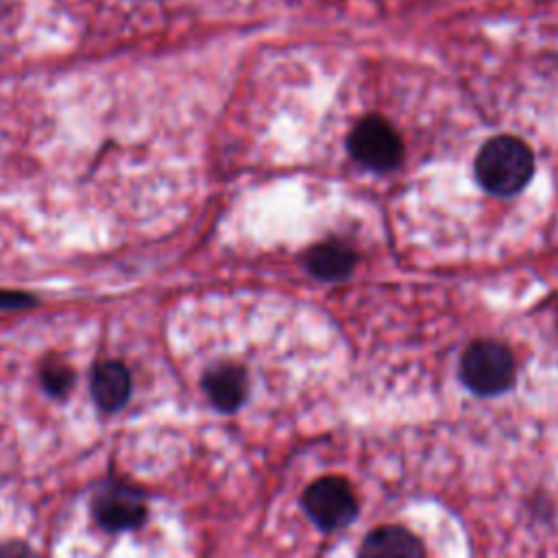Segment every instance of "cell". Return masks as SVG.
Returning <instances> with one entry per match:
<instances>
[{
  "label": "cell",
  "instance_id": "30bf717a",
  "mask_svg": "<svg viewBox=\"0 0 558 558\" xmlns=\"http://www.w3.org/2000/svg\"><path fill=\"white\" fill-rule=\"evenodd\" d=\"M41 386L52 397H61L72 386V371L68 366H61V364H50L41 373Z\"/></svg>",
  "mask_w": 558,
  "mask_h": 558
},
{
  "label": "cell",
  "instance_id": "7a4b0ae2",
  "mask_svg": "<svg viewBox=\"0 0 558 558\" xmlns=\"http://www.w3.org/2000/svg\"><path fill=\"white\" fill-rule=\"evenodd\" d=\"M514 357L508 347L495 340H477L466 347L460 360V377L475 395L493 397L514 384Z\"/></svg>",
  "mask_w": 558,
  "mask_h": 558
},
{
  "label": "cell",
  "instance_id": "52a82bcc",
  "mask_svg": "<svg viewBox=\"0 0 558 558\" xmlns=\"http://www.w3.org/2000/svg\"><path fill=\"white\" fill-rule=\"evenodd\" d=\"M203 388L209 397V401L222 410V412H233L242 405L248 392V379L246 373L240 366L222 364L211 368L203 377Z\"/></svg>",
  "mask_w": 558,
  "mask_h": 558
},
{
  "label": "cell",
  "instance_id": "8fae6325",
  "mask_svg": "<svg viewBox=\"0 0 558 558\" xmlns=\"http://www.w3.org/2000/svg\"><path fill=\"white\" fill-rule=\"evenodd\" d=\"M33 301L26 294H15V292H2L0 290V307H22L31 305Z\"/></svg>",
  "mask_w": 558,
  "mask_h": 558
},
{
  "label": "cell",
  "instance_id": "ba28073f",
  "mask_svg": "<svg viewBox=\"0 0 558 558\" xmlns=\"http://www.w3.org/2000/svg\"><path fill=\"white\" fill-rule=\"evenodd\" d=\"M92 399L105 412H116L124 405L131 392V377L129 371L120 362H102L94 366L89 379Z\"/></svg>",
  "mask_w": 558,
  "mask_h": 558
},
{
  "label": "cell",
  "instance_id": "9c48e42d",
  "mask_svg": "<svg viewBox=\"0 0 558 558\" xmlns=\"http://www.w3.org/2000/svg\"><path fill=\"white\" fill-rule=\"evenodd\" d=\"M355 259H357L355 251L349 244L329 240V242L316 244L307 253L305 264L314 277L325 279V281H338V279H344L353 270Z\"/></svg>",
  "mask_w": 558,
  "mask_h": 558
},
{
  "label": "cell",
  "instance_id": "5b68a950",
  "mask_svg": "<svg viewBox=\"0 0 558 558\" xmlns=\"http://www.w3.org/2000/svg\"><path fill=\"white\" fill-rule=\"evenodd\" d=\"M92 510L96 521L109 532L135 527L146 517V504L142 495L124 484H105L98 488L92 501Z\"/></svg>",
  "mask_w": 558,
  "mask_h": 558
},
{
  "label": "cell",
  "instance_id": "6da1fadb",
  "mask_svg": "<svg viewBox=\"0 0 558 558\" xmlns=\"http://www.w3.org/2000/svg\"><path fill=\"white\" fill-rule=\"evenodd\" d=\"M534 172V155L530 146L512 135L488 140L475 157V177L480 185L497 196L521 192Z\"/></svg>",
  "mask_w": 558,
  "mask_h": 558
},
{
  "label": "cell",
  "instance_id": "8992f818",
  "mask_svg": "<svg viewBox=\"0 0 558 558\" xmlns=\"http://www.w3.org/2000/svg\"><path fill=\"white\" fill-rule=\"evenodd\" d=\"M423 554V543L410 530L399 525H384L373 530L360 547V556L368 558H418Z\"/></svg>",
  "mask_w": 558,
  "mask_h": 558
},
{
  "label": "cell",
  "instance_id": "3957f363",
  "mask_svg": "<svg viewBox=\"0 0 558 558\" xmlns=\"http://www.w3.org/2000/svg\"><path fill=\"white\" fill-rule=\"evenodd\" d=\"M347 148L364 168L388 172L401 163L403 142L395 126L381 116L362 118L347 137Z\"/></svg>",
  "mask_w": 558,
  "mask_h": 558
},
{
  "label": "cell",
  "instance_id": "277c9868",
  "mask_svg": "<svg viewBox=\"0 0 558 558\" xmlns=\"http://www.w3.org/2000/svg\"><path fill=\"white\" fill-rule=\"evenodd\" d=\"M301 504L307 517L325 532H333L347 527L357 514V499L351 484L344 477L327 475L312 482Z\"/></svg>",
  "mask_w": 558,
  "mask_h": 558
}]
</instances>
